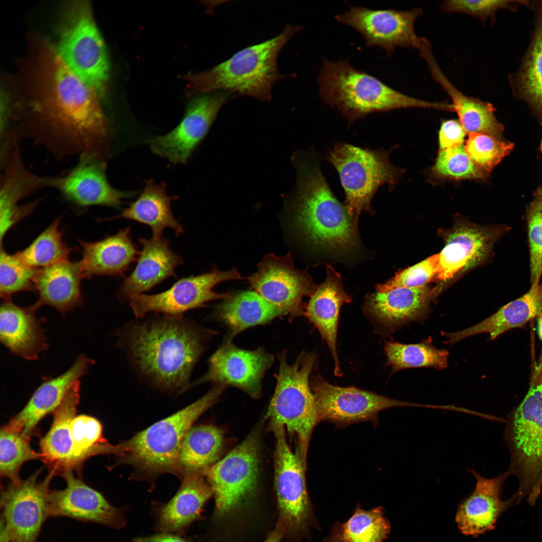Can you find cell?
I'll return each mask as SVG.
<instances>
[{
  "instance_id": "21",
  "label": "cell",
  "mask_w": 542,
  "mask_h": 542,
  "mask_svg": "<svg viewBox=\"0 0 542 542\" xmlns=\"http://www.w3.org/2000/svg\"><path fill=\"white\" fill-rule=\"evenodd\" d=\"M62 475L66 487L50 490L49 493V517H67L118 529L124 526L123 510L111 505L101 493L76 478L72 470L66 471Z\"/></svg>"
},
{
  "instance_id": "4",
  "label": "cell",
  "mask_w": 542,
  "mask_h": 542,
  "mask_svg": "<svg viewBox=\"0 0 542 542\" xmlns=\"http://www.w3.org/2000/svg\"><path fill=\"white\" fill-rule=\"evenodd\" d=\"M323 102L337 110L348 126L371 113L394 109L425 108L452 112L447 102H431L404 94L366 72L351 65L348 60H323L318 78Z\"/></svg>"
},
{
  "instance_id": "17",
  "label": "cell",
  "mask_w": 542,
  "mask_h": 542,
  "mask_svg": "<svg viewBox=\"0 0 542 542\" xmlns=\"http://www.w3.org/2000/svg\"><path fill=\"white\" fill-rule=\"evenodd\" d=\"M248 278L254 291L285 315L302 314L303 298L311 297L318 286L307 270L295 267L290 253L266 254Z\"/></svg>"
},
{
  "instance_id": "37",
  "label": "cell",
  "mask_w": 542,
  "mask_h": 542,
  "mask_svg": "<svg viewBox=\"0 0 542 542\" xmlns=\"http://www.w3.org/2000/svg\"><path fill=\"white\" fill-rule=\"evenodd\" d=\"M217 314L229 327L231 336L285 315L255 291H244L231 295L218 306Z\"/></svg>"
},
{
  "instance_id": "19",
  "label": "cell",
  "mask_w": 542,
  "mask_h": 542,
  "mask_svg": "<svg viewBox=\"0 0 542 542\" xmlns=\"http://www.w3.org/2000/svg\"><path fill=\"white\" fill-rule=\"evenodd\" d=\"M74 167L60 176L45 177L46 187L58 191L64 198L79 207L105 206L120 208L124 199L134 192L117 190L109 183L105 161L90 154L79 156Z\"/></svg>"
},
{
  "instance_id": "55",
  "label": "cell",
  "mask_w": 542,
  "mask_h": 542,
  "mask_svg": "<svg viewBox=\"0 0 542 542\" xmlns=\"http://www.w3.org/2000/svg\"><path fill=\"white\" fill-rule=\"evenodd\" d=\"M541 153H542V140H541Z\"/></svg>"
},
{
  "instance_id": "46",
  "label": "cell",
  "mask_w": 542,
  "mask_h": 542,
  "mask_svg": "<svg viewBox=\"0 0 542 542\" xmlns=\"http://www.w3.org/2000/svg\"><path fill=\"white\" fill-rule=\"evenodd\" d=\"M519 82L526 100L542 113V13Z\"/></svg>"
},
{
  "instance_id": "52",
  "label": "cell",
  "mask_w": 542,
  "mask_h": 542,
  "mask_svg": "<svg viewBox=\"0 0 542 542\" xmlns=\"http://www.w3.org/2000/svg\"><path fill=\"white\" fill-rule=\"evenodd\" d=\"M133 542H188L182 538L171 533L164 532L145 537H138Z\"/></svg>"
},
{
  "instance_id": "3",
  "label": "cell",
  "mask_w": 542,
  "mask_h": 542,
  "mask_svg": "<svg viewBox=\"0 0 542 542\" xmlns=\"http://www.w3.org/2000/svg\"><path fill=\"white\" fill-rule=\"evenodd\" d=\"M314 149L295 152L297 183L292 201L295 225L317 252L338 256L353 253L359 240L358 222L334 195Z\"/></svg>"
},
{
  "instance_id": "2",
  "label": "cell",
  "mask_w": 542,
  "mask_h": 542,
  "mask_svg": "<svg viewBox=\"0 0 542 542\" xmlns=\"http://www.w3.org/2000/svg\"><path fill=\"white\" fill-rule=\"evenodd\" d=\"M118 346L155 386L182 393L201 356L205 331L183 316L161 315L132 322L117 332Z\"/></svg>"
},
{
  "instance_id": "32",
  "label": "cell",
  "mask_w": 542,
  "mask_h": 542,
  "mask_svg": "<svg viewBox=\"0 0 542 542\" xmlns=\"http://www.w3.org/2000/svg\"><path fill=\"white\" fill-rule=\"evenodd\" d=\"M200 472L183 476L180 489L173 498L158 510L157 528L164 532L183 533L198 518L202 507L213 492Z\"/></svg>"
},
{
  "instance_id": "10",
  "label": "cell",
  "mask_w": 542,
  "mask_h": 542,
  "mask_svg": "<svg viewBox=\"0 0 542 542\" xmlns=\"http://www.w3.org/2000/svg\"><path fill=\"white\" fill-rule=\"evenodd\" d=\"M66 66L98 95H104L109 63L88 4L75 2L64 10L55 49Z\"/></svg>"
},
{
  "instance_id": "13",
  "label": "cell",
  "mask_w": 542,
  "mask_h": 542,
  "mask_svg": "<svg viewBox=\"0 0 542 542\" xmlns=\"http://www.w3.org/2000/svg\"><path fill=\"white\" fill-rule=\"evenodd\" d=\"M243 278L236 268L211 271L182 278L167 290L157 294H140L129 299L134 316L143 318L148 313H160L169 316H183L187 311L204 306L212 300H225L229 293H217L212 289L218 284Z\"/></svg>"
},
{
  "instance_id": "34",
  "label": "cell",
  "mask_w": 542,
  "mask_h": 542,
  "mask_svg": "<svg viewBox=\"0 0 542 542\" xmlns=\"http://www.w3.org/2000/svg\"><path fill=\"white\" fill-rule=\"evenodd\" d=\"M541 307L542 283L530 286L524 295L477 324L459 331L444 333V335L447 338V342L452 344L481 333H487L490 339L494 340L505 332L522 327L537 317Z\"/></svg>"
},
{
  "instance_id": "22",
  "label": "cell",
  "mask_w": 542,
  "mask_h": 542,
  "mask_svg": "<svg viewBox=\"0 0 542 542\" xmlns=\"http://www.w3.org/2000/svg\"><path fill=\"white\" fill-rule=\"evenodd\" d=\"M506 225L481 226L467 223L455 225L444 233L445 246L438 253L437 278L445 281L457 273L484 261L495 241L508 231Z\"/></svg>"
},
{
  "instance_id": "15",
  "label": "cell",
  "mask_w": 542,
  "mask_h": 542,
  "mask_svg": "<svg viewBox=\"0 0 542 542\" xmlns=\"http://www.w3.org/2000/svg\"><path fill=\"white\" fill-rule=\"evenodd\" d=\"M311 387L318 422L347 425L374 420L380 411L393 407L432 408L431 404L398 400L354 387L335 386L320 376L314 378Z\"/></svg>"
},
{
  "instance_id": "18",
  "label": "cell",
  "mask_w": 542,
  "mask_h": 542,
  "mask_svg": "<svg viewBox=\"0 0 542 542\" xmlns=\"http://www.w3.org/2000/svg\"><path fill=\"white\" fill-rule=\"evenodd\" d=\"M232 95L231 93L216 91L193 98L175 128L147 141L152 152L174 164L186 163L206 136L221 106Z\"/></svg>"
},
{
  "instance_id": "16",
  "label": "cell",
  "mask_w": 542,
  "mask_h": 542,
  "mask_svg": "<svg viewBox=\"0 0 542 542\" xmlns=\"http://www.w3.org/2000/svg\"><path fill=\"white\" fill-rule=\"evenodd\" d=\"M422 14L419 8L403 11L350 7L334 18L359 32L366 47H378L390 55L397 47L419 49L421 37L416 35L414 26Z\"/></svg>"
},
{
  "instance_id": "41",
  "label": "cell",
  "mask_w": 542,
  "mask_h": 542,
  "mask_svg": "<svg viewBox=\"0 0 542 542\" xmlns=\"http://www.w3.org/2000/svg\"><path fill=\"white\" fill-rule=\"evenodd\" d=\"M384 350L387 363L393 372L417 367L442 369L448 366V351L438 349L426 342L417 344L388 342Z\"/></svg>"
},
{
  "instance_id": "38",
  "label": "cell",
  "mask_w": 542,
  "mask_h": 542,
  "mask_svg": "<svg viewBox=\"0 0 542 542\" xmlns=\"http://www.w3.org/2000/svg\"><path fill=\"white\" fill-rule=\"evenodd\" d=\"M222 431L212 425L192 427L182 441L178 457L179 474L200 472L218 460L223 444Z\"/></svg>"
},
{
  "instance_id": "47",
  "label": "cell",
  "mask_w": 542,
  "mask_h": 542,
  "mask_svg": "<svg viewBox=\"0 0 542 542\" xmlns=\"http://www.w3.org/2000/svg\"><path fill=\"white\" fill-rule=\"evenodd\" d=\"M23 262L16 254H10L1 246L0 293L5 300L22 291H35V279L38 272Z\"/></svg>"
},
{
  "instance_id": "29",
  "label": "cell",
  "mask_w": 542,
  "mask_h": 542,
  "mask_svg": "<svg viewBox=\"0 0 542 542\" xmlns=\"http://www.w3.org/2000/svg\"><path fill=\"white\" fill-rule=\"evenodd\" d=\"M82 258L79 261L84 278L95 276H123L140 252L127 227L95 241L79 240Z\"/></svg>"
},
{
  "instance_id": "54",
  "label": "cell",
  "mask_w": 542,
  "mask_h": 542,
  "mask_svg": "<svg viewBox=\"0 0 542 542\" xmlns=\"http://www.w3.org/2000/svg\"><path fill=\"white\" fill-rule=\"evenodd\" d=\"M537 317L538 334L542 342V307Z\"/></svg>"
},
{
  "instance_id": "48",
  "label": "cell",
  "mask_w": 542,
  "mask_h": 542,
  "mask_svg": "<svg viewBox=\"0 0 542 542\" xmlns=\"http://www.w3.org/2000/svg\"><path fill=\"white\" fill-rule=\"evenodd\" d=\"M529 250L530 286L540 284L542 275V188L538 189L526 210Z\"/></svg>"
},
{
  "instance_id": "20",
  "label": "cell",
  "mask_w": 542,
  "mask_h": 542,
  "mask_svg": "<svg viewBox=\"0 0 542 542\" xmlns=\"http://www.w3.org/2000/svg\"><path fill=\"white\" fill-rule=\"evenodd\" d=\"M273 356L261 348L242 349L227 339L209 359L208 371L195 384L212 382L237 387L253 397L259 396L261 381L273 362Z\"/></svg>"
},
{
  "instance_id": "25",
  "label": "cell",
  "mask_w": 542,
  "mask_h": 542,
  "mask_svg": "<svg viewBox=\"0 0 542 542\" xmlns=\"http://www.w3.org/2000/svg\"><path fill=\"white\" fill-rule=\"evenodd\" d=\"M138 241L142 247L137 264L117 292L122 301L149 291L168 278L175 277V268L184 262L182 257L171 249L169 241L163 235L141 237Z\"/></svg>"
},
{
  "instance_id": "51",
  "label": "cell",
  "mask_w": 542,
  "mask_h": 542,
  "mask_svg": "<svg viewBox=\"0 0 542 542\" xmlns=\"http://www.w3.org/2000/svg\"><path fill=\"white\" fill-rule=\"evenodd\" d=\"M466 134L459 120L455 119L442 121L438 132L439 150L464 143Z\"/></svg>"
},
{
  "instance_id": "39",
  "label": "cell",
  "mask_w": 542,
  "mask_h": 542,
  "mask_svg": "<svg viewBox=\"0 0 542 542\" xmlns=\"http://www.w3.org/2000/svg\"><path fill=\"white\" fill-rule=\"evenodd\" d=\"M390 530L383 506L365 510L358 503L346 521H335L323 542H385Z\"/></svg>"
},
{
  "instance_id": "49",
  "label": "cell",
  "mask_w": 542,
  "mask_h": 542,
  "mask_svg": "<svg viewBox=\"0 0 542 542\" xmlns=\"http://www.w3.org/2000/svg\"><path fill=\"white\" fill-rule=\"evenodd\" d=\"M438 253L396 273L394 277L382 284L375 285L378 292H384L397 288H418L426 285L437 277L438 272Z\"/></svg>"
},
{
  "instance_id": "14",
  "label": "cell",
  "mask_w": 542,
  "mask_h": 542,
  "mask_svg": "<svg viewBox=\"0 0 542 542\" xmlns=\"http://www.w3.org/2000/svg\"><path fill=\"white\" fill-rule=\"evenodd\" d=\"M258 442L250 434L220 461L204 470L215 496L216 511L224 514L250 497L258 475Z\"/></svg>"
},
{
  "instance_id": "40",
  "label": "cell",
  "mask_w": 542,
  "mask_h": 542,
  "mask_svg": "<svg viewBox=\"0 0 542 542\" xmlns=\"http://www.w3.org/2000/svg\"><path fill=\"white\" fill-rule=\"evenodd\" d=\"M60 217L55 219L26 248L16 253L26 265L41 269L68 260L72 251L63 240Z\"/></svg>"
},
{
  "instance_id": "23",
  "label": "cell",
  "mask_w": 542,
  "mask_h": 542,
  "mask_svg": "<svg viewBox=\"0 0 542 542\" xmlns=\"http://www.w3.org/2000/svg\"><path fill=\"white\" fill-rule=\"evenodd\" d=\"M469 471L476 479L475 486L459 504L455 520L462 533L477 536L493 530L500 515L516 503V499L513 496L507 500L501 498L503 485L509 475L507 471L491 478L474 470Z\"/></svg>"
},
{
  "instance_id": "33",
  "label": "cell",
  "mask_w": 542,
  "mask_h": 542,
  "mask_svg": "<svg viewBox=\"0 0 542 542\" xmlns=\"http://www.w3.org/2000/svg\"><path fill=\"white\" fill-rule=\"evenodd\" d=\"M79 380L69 389L59 406L54 412V420L48 432L41 439L42 460L50 472L63 474L75 468L72 455L73 443L70 424L76 416L80 400Z\"/></svg>"
},
{
  "instance_id": "6",
  "label": "cell",
  "mask_w": 542,
  "mask_h": 542,
  "mask_svg": "<svg viewBox=\"0 0 542 542\" xmlns=\"http://www.w3.org/2000/svg\"><path fill=\"white\" fill-rule=\"evenodd\" d=\"M504 439L510 453L509 475L515 476L516 503L526 497L534 505L542 489V358L528 390L508 415Z\"/></svg>"
},
{
  "instance_id": "12",
  "label": "cell",
  "mask_w": 542,
  "mask_h": 542,
  "mask_svg": "<svg viewBox=\"0 0 542 542\" xmlns=\"http://www.w3.org/2000/svg\"><path fill=\"white\" fill-rule=\"evenodd\" d=\"M40 470L27 479L11 482L2 491L1 532L10 542H37L48 514L49 483L54 474L49 472L38 482Z\"/></svg>"
},
{
  "instance_id": "31",
  "label": "cell",
  "mask_w": 542,
  "mask_h": 542,
  "mask_svg": "<svg viewBox=\"0 0 542 542\" xmlns=\"http://www.w3.org/2000/svg\"><path fill=\"white\" fill-rule=\"evenodd\" d=\"M433 293L427 286L397 288L366 298V311L382 325L394 328L423 318Z\"/></svg>"
},
{
  "instance_id": "26",
  "label": "cell",
  "mask_w": 542,
  "mask_h": 542,
  "mask_svg": "<svg viewBox=\"0 0 542 542\" xmlns=\"http://www.w3.org/2000/svg\"><path fill=\"white\" fill-rule=\"evenodd\" d=\"M94 362L84 354L80 355L66 372L42 383L23 409L6 426L29 440L39 422L59 406L73 384Z\"/></svg>"
},
{
  "instance_id": "43",
  "label": "cell",
  "mask_w": 542,
  "mask_h": 542,
  "mask_svg": "<svg viewBox=\"0 0 542 542\" xmlns=\"http://www.w3.org/2000/svg\"><path fill=\"white\" fill-rule=\"evenodd\" d=\"M430 175L437 182L483 180L487 177L471 160L464 143L439 150Z\"/></svg>"
},
{
  "instance_id": "30",
  "label": "cell",
  "mask_w": 542,
  "mask_h": 542,
  "mask_svg": "<svg viewBox=\"0 0 542 542\" xmlns=\"http://www.w3.org/2000/svg\"><path fill=\"white\" fill-rule=\"evenodd\" d=\"M420 55L427 62L433 79L451 98L454 112H456L466 133H484L503 140V127L497 119L493 106L458 90L442 71L431 47L424 48Z\"/></svg>"
},
{
  "instance_id": "36",
  "label": "cell",
  "mask_w": 542,
  "mask_h": 542,
  "mask_svg": "<svg viewBox=\"0 0 542 542\" xmlns=\"http://www.w3.org/2000/svg\"><path fill=\"white\" fill-rule=\"evenodd\" d=\"M177 198L176 196L167 195L164 182L159 184L151 179L145 181L139 196L120 214L103 220L125 218L137 221L149 226L155 237L163 235L164 229L169 227L179 236L184 232L183 227L171 210V202Z\"/></svg>"
},
{
  "instance_id": "50",
  "label": "cell",
  "mask_w": 542,
  "mask_h": 542,
  "mask_svg": "<svg viewBox=\"0 0 542 542\" xmlns=\"http://www.w3.org/2000/svg\"><path fill=\"white\" fill-rule=\"evenodd\" d=\"M508 2L494 0H448L442 3L441 8L446 13H462L484 20L493 15L497 10L505 6Z\"/></svg>"
},
{
  "instance_id": "24",
  "label": "cell",
  "mask_w": 542,
  "mask_h": 542,
  "mask_svg": "<svg viewBox=\"0 0 542 542\" xmlns=\"http://www.w3.org/2000/svg\"><path fill=\"white\" fill-rule=\"evenodd\" d=\"M4 173L1 177L0 193L1 242L7 232L18 221L30 213L38 204L19 206L22 199L45 188V177L34 175L26 168L18 143L4 154Z\"/></svg>"
},
{
  "instance_id": "11",
  "label": "cell",
  "mask_w": 542,
  "mask_h": 542,
  "mask_svg": "<svg viewBox=\"0 0 542 542\" xmlns=\"http://www.w3.org/2000/svg\"><path fill=\"white\" fill-rule=\"evenodd\" d=\"M271 429L276 439L275 483L280 521L294 542L303 537L313 542L311 529L322 531V528L307 492L306 465L299 453L290 448L285 429L279 426Z\"/></svg>"
},
{
  "instance_id": "45",
  "label": "cell",
  "mask_w": 542,
  "mask_h": 542,
  "mask_svg": "<svg viewBox=\"0 0 542 542\" xmlns=\"http://www.w3.org/2000/svg\"><path fill=\"white\" fill-rule=\"evenodd\" d=\"M465 148L473 162L488 177L494 168L512 152L514 144L489 134L472 133L469 134Z\"/></svg>"
},
{
  "instance_id": "28",
  "label": "cell",
  "mask_w": 542,
  "mask_h": 542,
  "mask_svg": "<svg viewBox=\"0 0 542 542\" xmlns=\"http://www.w3.org/2000/svg\"><path fill=\"white\" fill-rule=\"evenodd\" d=\"M39 306L23 308L5 300L0 311V339L14 354L29 360L37 359L48 348L44 331L36 317Z\"/></svg>"
},
{
  "instance_id": "44",
  "label": "cell",
  "mask_w": 542,
  "mask_h": 542,
  "mask_svg": "<svg viewBox=\"0 0 542 542\" xmlns=\"http://www.w3.org/2000/svg\"><path fill=\"white\" fill-rule=\"evenodd\" d=\"M29 440L20 433L4 426L0 433V474L1 477L9 478L11 482L17 483L21 467L26 462L42 459L41 453L32 449Z\"/></svg>"
},
{
  "instance_id": "35",
  "label": "cell",
  "mask_w": 542,
  "mask_h": 542,
  "mask_svg": "<svg viewBox=\"0 0 542 542\" xmlns=\"http://www.w3.org/2000/svg\"><path fill=\"white\" fill-rule=\"evenodd\" d=\"M84 278L78 262L66 260L39 269L35 279L40 306H51L65 314L83 300L81 283Z\"/></svg>"
},
{
  "instance_id": "27",
  "label": "cell",
  "mask_w": 542,
  "mask_h": 542,
  "mask_svg": "<svg viewBox=\"0 0 542 542\" xmlns=\"http://www.w3.org/2000/svg\"><path fill=\"white\" fill-rule=\"evenodd\" d=\"M351 301V297L344 290L340 274L330 265H327L325 280L318 285L310 297L305 314L327 342L333 358L336 376L342 374L337 351L339 315L342 305Z\"/></svg>"
},
{
  "instance_id": "53",
  "label": "cell",
  "mask_w": 542,
  "mask_h": 542,
  "mask_svg": "<svg viewBox=\"0 0 542 542\" xmlns=\"http://www.w3.org/2000/svg\"><path fill=\"white\" fill-rule=\"evenodd\" d=\"M285 533H286L285 527L280 520L276 528L264 542H280Z\"/></svg>"
},
{
  "instance_id": "7",
  "label": "cell",
  "mask_w": 542,
  "mask_h": 542,
  "mask_svg": "<svg viewBox=\"0 0 542 542\" xmlns=\"http://www.w3.org/2000/svg\"><path fill=\"white\" fill-rule=\"evenodd\" d=\"M226 386L216 384L202 397L158 421L118 445L121 461L147 475H180L178 457L183 439L194 422L214 404Z\"/></svg>"
},
{
  "instance_id": "5",
  "label": "cell",
  "mask_w": 542,
  "mask_h": 542,
  "mask_svg": "<svg viewBox=\"0 0 542 542\" xmlns=\"http://www.w3.org/2000/svg\"><path fill=\"white\" fill-rule=\"evenodd\" d=\"M302 28L288 24L276 37L245 48L208 70L185 76L189 82L187 93L225 91L269 100L273 85L285 76L278 70L279 54Z\"/></svg>"
},
{
  "instance_id": "9",
  "label": "cell",
  "mask_w": 542,
  "mask_h": 542,
  "mask_svg": "<svg viewBox=\"0 0 542 542\" xmlns=\"http://www.w3.org/2000/svg\"><path fill=\"white\" fill-rule=\"evenodd\" d=\"M316 359L314 353L303 352L290 364L285 353L280 355L277 385L266 414L270 427H283L296 438V451L305 464L311 436L318 423L309 382Z\"/></svg>"
},
{
  "instance_id": "1",
  "label": "cell",
  "mask_w": 542,
  "mask_h": 542,
  "mask_svg": "<svg viewBox=\"0 0 542 542\" xmlns=\"http://www.w3.org/2000/svg\"><path fill=\"white\" fill-rule=\"evenodd\" d=\"M36 72V98L17 118L18 129L56 158L90 154L105 160L109 124L96 92L48 45L41 50Z\"/></svg>"
},
{
  "instance_id": "42",
  "label": "cell",
  "mask_w": 542,
  "mask_h": 542,
  "mask_svg": "<svg viewBox=\"0 0 542 542\" xmlns=\"http://www.w3.org/2000/svg\"><path fill=\"white\" fill-rule=\"evenodd\" d=\"M70 428L75 468L94 455L117 454L118 446L109 444L104 438L102 425L96 419L85 415L76 416Z\"/></svg>"
},
{
  "instance_id": "8",
  "label": "cell",
  "mask_w": 542,
  "mask_h": 542,
  "mask_svg": "<svg viewBox=\"0 0 542 542\" xmlns=\"http://www.w3.org/2000/svg\"><path fill=\"white\" fill-rule=\"evenodd\" d=\"M393 149H372L343 142L335 144L326 160L338 173L344 190L343 205L358 222L362 212L371 215V201L378 190L387 185L393 189L405 170L392 165L389 155Z\"/></svg>"
}]
</instances>
